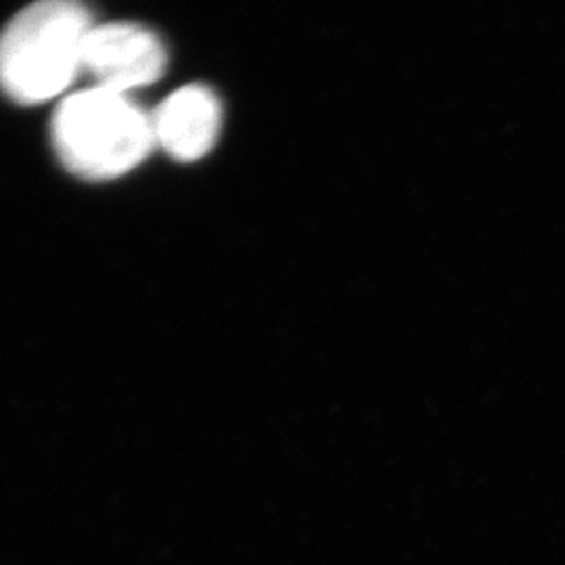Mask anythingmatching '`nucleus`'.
<instances>
[{
	"label": "nucleus",
	"mask_w": 565,
	"mask_h": 565,
	"mask_svg": "<svg viewBox=\"0 0 565 565\" xmlns=\"http://www.w3.org/2000/svg\"><path fill=\"white\" fill-rule=\"evenodd\" d=\"M51 137L63 166L86 181L118 179L156 145L153 120L141 107L99 86L61 103Z\"/></svg>",
	"instance_id": "f03ea898"
},
{
	"label": "nucleus",
	"mask_w": 565,
	"mask_h": 565,
	"mask_svg": "<svg viewBox=\"0 0 565 565\" xmlns=\"http://www.w3.org/2000/svg\"><path fill=\"white\" fill-rule=\"evenodd\" d=\"M90 13L67 0L25 7L0 32V88L23 105L51 102L82 70Z\"/></svg>",
	"instance_id": "f257e3e1"
},
{
	"label": "nucleus",
	"mask_w": 565,
	"mask_h": 565,
	"mask_svg": "<svg viewBox=\"0 0 565 565\" xmlns=\"http://www.w3.org/2000/svg\"><path fill=\"white\" fill-rule=\"evenodd\" d=\"M168 65L162 41L137 23H107L93 28L86 44L82 70L99 88L126 95L128 90L158 81Z\"/></svg>",
	"instance_id": "7ed1b4c3"
},
{
	"label": "nucleus",
	"mask_w": 565,
	"mask_h": 565,
	"mask_svg": "<svg viewBox=\"0 0 565 565\" xmlns=\"http://www.w3.org/2000/svg\"><path fill=\"white\" fill-rule=\"evenodd\" d=\"M153 120L156 142L179 162H198L221 137L223 107L218 97L200 84L170 95Z\"/></svg>",
	"instance_id": "20e7f679"
}]
</instances>
